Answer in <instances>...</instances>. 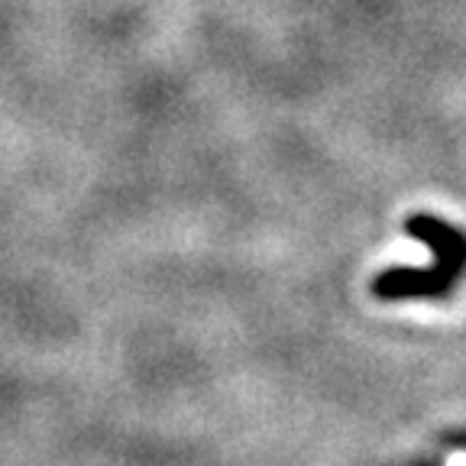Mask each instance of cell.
<instances>
[{
  "label": "cell",
  "mask_w": 466,
  "mask_h": 466,
  "mask_svg": "<svg viewBox=\"0 0 466 466\" xmlns=\"http://www.w3.org/2000/svg\"><path fill=\"white\" fill-rule=\"evenodd\" d=\"M447 466H466V451H453L447 457Z\"/></svg>",
  "instance_id": "2"
},
{
  "label": "cell",
  "mask_w": 466,
  "mask_h": 466,
  "mask_svg": "<svg viewBox=\"0 0 466 466\" xmlns=\"http://www.w3.org/2000/svg\"><path fill=\"white\" fill-rule=\"evenodd\" d=\"M382 262H395V266H415V269H428L434 266V253L428 243L421 240H399L382 253Z\"/></svg>",
  "instance_id": "1"
}]
</instances>
